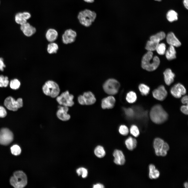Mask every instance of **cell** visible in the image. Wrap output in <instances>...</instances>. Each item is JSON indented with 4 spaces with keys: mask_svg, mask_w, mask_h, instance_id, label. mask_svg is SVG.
<instances>
[{
    "mask_svg": "<svg viewBox=\"0 0 188 188\" xmlns=\"http://www.w3.org/2000/svg\"><path fill=\"white\" fill-rule=\"evenodd\" d=\"M160 60L157 56L153 57L152 51H148L143 57L141 62L142 67L147 71H151L156 69L160 63Z\"/></svg>",
    "mask_w": 188,
    "mask_h": 188,
    "instance_id": "obj_1",
    "label": "cell"
},
{
    "mask_svg": "<svg viewBox=\"0 0 188 188\" xmlns=\"http://www.w3.org/2000/svg\"><path fill=\"white\" fill-rule=\"evenodd\" d=\"M150 116L154 122L159 124L167 120L168 115L161 105L157 104L154 105L151 109Z\"/></svg>",
    "mask_w": 188,
    "mask_h": 188,
    "instance_id": "obj_2",
    "label": "cell"
},
{
    "mask_svg": "<svg viewBox=\"0 0 188 188\" xmlns=\"http://www.w3.org/2000/svg\"><path fill=\"white\" fill-rule=\"evenodd\" d=\"M97 16L96 13L95 11L86 9L79 12L77 18L82 25L88 27L91 26L95 21Z\"/></svg>",
    "mask_w": 188,
    "mask_h": 188,
    "instance_id": "obj_3",
    "label": "cell"
},
{
    "mask_svg": "<svg viewBox=\"0 0 188 188\" xmlns=\"http://www.w3.org/2000/svg\"><path fill=\"white\" fill-rule=\"evenodd\" d=\"M42 91L46 96L56 98L60 94V89L58 84L52 80L46 81L42 87Z\"/></svg>",
    "mask_w": 188,
    "mask_h": 188,
    "instance_id": "obj_4",
    "label": "cell"
},
{
    "mask_svg": "<svg viewBox=\"0 0 188 188\" xmlns=\"http://www.w3.org/2000/svg\"><path fill=\"white\" fill-rule=\"evenodd\" d=\"M11 184L15 188H22L27 184V178L26 174L22 171L15 172L10 179Z\"/></svg>",
    "mask_w": 188,
    "mask_h": 188,
    "instance_id": "obj_5",
    "label": "cell"
},
{
    "mask_svg": "<svg viewBox=\"0 0 188 188\" xmlns=\"http://www.w3.org/2000/svg\"><path fill=\"white\" fill-rule=\"evenodd\" d=\"M153 147L155 154L158 156H165L167 154L169 147L168 144L162 139L157 138L154 140Z\"/></svg>",
    "mask_w": 188,
    "mask_h": 188,
    "instance_id": "obj_6",
    "label": "cell"
},
{
    "mask_svg": "<svg viewBox=\"0 0 188 188\" xmlns=\"http://www.w3.org/2000/svg\"><path fill=\"white\" fill-rule=\"evenodd\" d=\"M74 96L67 90L62 93L56 98V101L61 105L68 107H72L74 104Z\"/></svg>",
    "mask_w": 188,
    "mask_h": 188,
    "instance_id": "obj_7",
    "label": "cell"
},
{
    "mask_svg": "<svg viewBox=\"0 0 188 188\" xmlns=\"http://www.w3.org/2000/svg\"><path fill=\"white\" fill-rule=\"evenodd\" d=\"M120 85L119 82L113 78H110L105 81L103 85L105 92L110 95H114L118 92Z\"/></svg>",
    "mask_w": 188,
    "mask_h": 188,
    "instance_id": "obj_8",
    "label": "cell"
},
{
    "mask_svg": "<svg viewBox=\"0 0 188 188\" xmlns=\"http://www.w3.org/2000/svg\"><path fill=\"white\" fill-rule=\"evenodd\" d=\"M4 104L9 110L16 111L22 107V99L21 98H19L16 101L12 97L9 96L5 100Z\"/></svg>",
    "mask_w": 188,
    "mask_h": 188,
    "instance_id": "obj_9",
    "label": "cell"
},
{
    "mask_svg": "<svg viewBox=\"0 0 188 188\" xmlns=\"http://www.w3.org/2000/svg\"><path fill=\"white\" fill-rule=\"evenodd\" d=\"M13 135L12 132L7 128H3L0 130V144L7 145L13 141Z\"/></svg>",
    "mask_w": 188,
    "mask_h": 188,
    "instance_id": "obj_10",
    "label": "cell"
},
{
    "mask_svg": "<svg viewBox=\"0 0 188 188\" xmlns=\"http://www.w3.org/2000/svg\"><path fill=\"white\" fill-rule=\"evenodd\" d=\"M77 36V33L75 31L71 29H67L62 36V42L66 44L72 43L75 41Z\"/></svg>",
    "mask_w": 188,
    "mask_h": 188,
    "instance_id": "obj_11",
    "label": "cell"
},
{
    "mask_svg": "<svg viewBox=\"0 0 188 188\" xmlns=\"http://www.w3.org/2000/svg\"><path fill=\"white\" fill-rule=\"evenodd\" d=\"M69 107L60 105L56 112V115L58 118L62 121L69 120L71 118L70 115L68 113Z\"/></svg>",
    "mask_w": 188,
    "mask_h": 188,
    "instance_id": "obj_12",
    "label": "cell"
},
{
    "mask_svg": "<svg viewBox=\"0 0 188 188\" xmlns=\"http://www.w3.org/2000/svg\"><path fill=\"white\" fill-rule=\"evenodd\" d=\"M170 92L172 95L174 97L179 98L182 95L186 93V89L184 86L180 83H178L173 86L171 88Z\"/></svg>",
    "mask_w": 188,
    "mask_h": 188,
    "instance_id": "obj_13",
    "label": "cell"
},
{
    "mask_svg": "<svg viewBox=\"0 0 188 188\" xmlns=\"http://www.w3.org/2000/svg\"><path fill=\"white\" fill-rule=\"evenodd\" d=\"M31 17V14L28 11L19 12L15 14V21L17 24L21 25L27 22V20Z\"/></svg>",
    "mask_w": 188,
    "mask_h": 188,
    "instance_id": "obj_14",
    "label": "cell"
},
{
    "mask_svg": "<svg viewBox=\"0 0 188 188\" xmlns=\"http://www.w3.org/2000/svg\"><path fill=\"white\" fill-rule=\"evenodd\" d=\"M152 93L155 98L160 101L164 100L167 94V91L163 85L159 86L157 89L154 90Z\"/></svg>",
    "mask_w": 188,
    "mask_h": 188,
    "instance_id": "obj_15",
    "label": "cell"
},
{
    "mask_svg": "<svg viewBox=\"0 0 188 188\" xmlns=\"http://www.w3.org/2000/svg\"><path fill=\"white\" fill-rule=\"evenodd\" d=\"M20 29L24 35L28 37L32 36L36 31V28L27 22L21 25Z\"/></svg>",
    "mask_w": 188,
    "mask_h": 188,
    "instance_id": "obj_16",
    "label": "cell"
},
{
    "mask_svg": "<svg viewBox=\"0 0 188 188\" xmlns=\"http://www.w3.org/2000/svg\"><path fill=\"white\" fill-rule=\"evenodd\" d=\"M113 156L114 158V161L116 164L121 165L125 163V157L121 151L118 149L115 150L113 152Z\"/></svg>",
    "mask_w": 188,
    "mask_h": 188,
    "instance_id": "obj_17",
    "label": "cell"
},
{
    "mask_svg": "<svg viewBox=\"0 0 188 188\" xmlns=\"http://www.w3.org/2000/svg\"><path fill=\"white\" fill-rule=\"evenodd\" d=\"M115 101V99L114 97L108 96L102 99L101 107L103 109L112 108L114 105Z\"/></svg>",
    "mask_w": 188,
    "mask_h": 188,
    "instance_id": "obj_18",
    "label": "cell"
},
{
    "mask_svg": "<svg viewBox=\"0 0 188 188\" xmlns=\"http://www.w3.org/2000/svg\"><path fill=\"white\" fill-rule=\"evenodd\" d=\"M166 37L167 43L170 45L176 47H179L181 45L180 42L173 32L169 33Z\"/></svg>",
    "mask_w": 188,
    "mask_h": 188,
    "instance_id": "obj_19",
    "label": "cell"
},
{
    "mask_svg": "<svg viewBox=\"0 0 188 188\" xmlns=\"http://www.w3.org/2000/svg\"><path fill=\"white\" fill-rule=\"evenodd\" d=\"M58 36L57 31L55 29L50 28L47 30L45 34L47 40L50 42H54Z\"/></svg>",
    "mask_w": 188,
    "mask_h": 188,
    "instance_id": "obj_20",
    "label": "cell"
},
{
    "mask_svg": "<svg viewBox=\"0 0 188 188\" xmlns=\"http://www.w3.org/2000/svg\"><path fill=\"white\" fill-rule=\"evenodd\" d=\"M164 78L166 84L168 85H170L174 81L175 75L171 69H166L163 72Z\"/></svg>",
    "mask_w": 188,
    "mask_h": 188,
    "instance_id": "obj_21",
    "label": "cell"
},
{
    "mask_svg": "<svg viewBox=\"0 0 188 188\" xmlns=\"http://www.w3.org/2000/svg\"><path fill=\"white\" fill-rule=\"evenodd\" d=\"M85 105H90L93 104L96 101V98L93 94L89 91L85 92L83 95Z\"/></svg>",
    "mask_w": 188,
    "mask_h": 188,
    "instance_id": "obj_22",
    "label": "cell"
},
{
    "mask_svg": "<svg viewBox=\"0 0 188 188\" xmlns=\"http://www.w3.org/2000/svg\"><path fill=\"white\" fill-rule=\"evenodd\" d=\"M125 144L127 149L132 150L136 147L137 142L134 138L131 137H128L125 141Z\"/></svg>",
    "mask_w": 188,
    "mask_h": 188,
    "instance_id": "obj_23",
    "label": "cell"
},
{
    "mask_svg": "<svg viewBox=\"0 0 188 188\" xmlns=\"http://www.w3.org/2000/svg\"><path fill=\"white\" fill-rule=\"evenodd\" d=\"M149 177L151 179H156L160 176L159 171L156 169L155 166L153 164H150L149 166Z\"/></svg>",
    "mask_w": 188,
    "mask_h": 188,
    "instance_id": "obj_24",
    "label": "cell"
},
{
    "mask_svg": "<svg viewBox=\"0 0 188 188\" xmlns=\"http://www.w3.org/2000/svg\"><path fill=\"white\" fill-rule=\"evenodd\" d=\"M165 54L166 58L168 60L174 59L176 57V51L174 46H173L170 45Z\"/></svg>",
    "mask_w": 188,
    "mask_h": 188,
    "instance_id": "obj_25",
    "label": "cell"
},
{
    "mask_svg": "<svg viewBox=\"0 0 188 188\" xmlns=\"http://www.w3.org/2000/svg\"><path fill=\"white\" fill-rule=\"evenodd\" d=\"M59 47L57 44L54 42H50L47 46V51L50 54L56 53L58 51Z\"/></svg>",
    "mask_w": 188,
    "mask_h": 188,
    "instance_id": "obj_26",
    "label": "cell"
},
{
    "mask_svg": "<svg viewBox=\"0 0 188 188\" xmlns=\"http://www.w3.org/2000/svg\"><path fill=\"white\" fill-rule=\"evenodd\" d=\"M166 17L168 21L172 22L178 20V14L174 10H171L167 13Z\"/></svg>",
    "mask_w": 188,
    "mask_h": 188,
    "instance_id": "obj_27",
    "label": "cell"
},
{
    "mask_svg": "<svg viewBox=\"0 0 188 188\" xmlns=\"http://www.w3.org/2000/svg\"><path fill=\"white\" fill-rule=\"evenodd\" d=\"M159 43L157 42L150 40L147 42L145 49L149 51H152L156 50V47Z\"/></svg>",
    "mask_w": 188,
    "mask_h": 188,
    "instance_id": "obj_28",
    "label": "cell"
},
{
    "mask_svg": "<svg viewBox=\"0 0 188 188\" xmlns=\"http://www.w3.org/2000/svg\"><path fill=\"white\" fill-rule=\"evenodd\" d=\"M166 37L165 33L164 32L161 31L151 36L150 37V40L159 43L160 41Z\"/></svg>",
    "mask_w": 188,
    "mask_h": 188,
    "instance_id": "obj_29",
    "label": "cell"
},
{
    "mask_svg": "<svg viewBox=\"0 0 188 188\" xmlns=\"http://www.w3.org/2000/svg\"><path fill=\"white\" fill-rule=\"evenodd\" d=\"M94 154L97 157L101 158L105 155V152L103 147L101 145L97 146L94 150Z\"/></svg>",
    "mask_w": 188,
    "mask_h": 188,
    "instance_id": "obj_30",
    "label": "cell"
},
{
    "mask_svg": "<svg viewBox=\"0 0 188 188\" xmlns=\"http://www.w3.org/2000/svg\"><path fill=\"white\" fill-rule=\"evenodd\" d=\"M137 99L136 93L133 91H131L127 94L126 99L130 103H133L136 102Z\"/></svg>",
    "mask_w": 188,
    "mask_h": 188,
    "instance_id": "obj_31",
    "label": "cell"
},
{
    "mask_svg": "<svg viewBox=\"0 0 188 188\" xmlns=\"http://www.w3.org/2000/svg\"><path fill=\"white\" fill-rule=\"evenodd\" d=\"M138 87L139 91L142 95L146 96L148 94L150 88L147 85L141 84L139 85Z\"/></svg>",
    "mask_w": 188,
    "mask_h": 188,
    "instance_id": "obj_32",
    "label": "cell"
},
{
    "mask_svg": "<svg viewBox=\"0 0 188 188\" xmlns=\"http://www.w3.org/2000/svg\"><path fill=\"white\" fill-rule=\"evenodd\" d=\"M156 50L159 54L161 55H164L166 51L165 44L163 43H159L156 47Z\"/></svg>",
    "mask_w": 188,
    "mask_h": 188,
    "instance_id": "obj_33",
    "label": "cell"
},
{
    "mask_svg": "<svg viewBox=\"0 0 188 188\" xmlns=\"http://www.w3.org/2000/svg\"><path fill=\"white\" fill-rule=\"evenodd\" d=\"M20 85V82L17 79L12 80L10 82V87L11 89L14 90L18 89Z\"/></svg>",
    "mask_w": 188,
    "mask_h": 188,
    "instance_id": "obj_34",
    "label": "cell"
},
{
    "mask_svg": "<svg viewBox=\"0 0 188 188\" xmlns=\"http://www.w3.org/2000/svg\"><path fill=\"white\" fill-rule=\"evenodd\" d=\"M8 78L3 75H0V87H7L9 84Z\"/></svg>",
    "mask_w": 188,
    "mask_h": 188,
    "instance_id": "obj_35",
    "label": "cell"
},
{
    "mask_svg": "<svg viewBox=\"0 0 188 188\" xmlns=\"http://www.w3.org/2000/svg\"><path fill=\"white\" fill-rule=\"evenodd\" d=\"M76 172L78 175H81L83 178H86L88 175V171L87 169L83 167L77 169Z\"/></svg>",
    "mask_w": 188,
    "mask_h": 188,
    "instance_id": "obj_36",
    "label": "cell"
},
{
    "mask_svg": "<svg viewBox=\"0 0 188 188\" xmlns=\"http://www.w3.org/2000/svg\"><path fill=\"white\" fill-rule=\"evenodd\" d=\"M130 131L131 134L135 137H138L139 135V130L138 127L135 125H133L131 126Z\"/></svg>",
    "mask_w": 188,
    "mask_h": 188,
    "instance_id": "obj_37",
    "label": "cell"
},
{
    "mask_svg": "<svg viewBox=\"0 0 188 188\" xmlns=\"http://www.w3.org/2000/svg\"><path fill=\"white\" fill-rule=\"evenodd\" d=\"M10 149L12 154L15 155H19L21 152L20 148L16 145L12 146L10 148Z\"/></svg>",
    "mask_w": 188,
    "mask_h": 188,
    "instance_id": "obj_38",
    "label": "cell"
},
{
    "mask_svg": "<svg viewBox=\"0 0 188 188\" xmlns=\"http://www.w3.org/2000/svg\"><path fill=\"white\" fill-rule=\"evenodd\" d=\"M119 133L123 136H126L128 133L129 130L127 127L125 125H121L119 128Z\"/></svg>",
    "mask_w": 188,
    "mask_h": 188,
    "instance_id": "obj_39",
    "label": "cell"
},
{
    "mask_svg": "<svg viewBox=\"0 0 188 188\" xmlns=\"http://www.w3.org/2000/svg\"><path fill=\"white\" fill-rule=\"evenodd\" d=\"M124 110L125 114L128 117H132L134 114V112L131 108H125Z\"/></svg>",
    "mask_w": 188,
    "mask_h": 188,
    "instance_id": "obj_40",
    "label": "cell"
},
{
    "mask_svg": "<svg viewBox=\"0 0 188 188\" xmlns=\"http://www.w3.org/2000/svg\"><path fill=\"white\" fill-rule=\"evenodd\" d=\"M7 112L4 108L0 106V117L4 118L7 115Z\"/></svg>",
    "mask_w": 188,
    "mask_h": 188,
    "instance_id": "obj_41",
    "label": "cell"
},
{
    "mask_svg": "<svg viewBox=\"0 0 188 188\" xmlns=\"http://www.w3.org/2000/svg\"><path fill=\"white\" fill-rule=\"evenodd\" d=\"M188 107L187 104L182 106L180 108L181 111L185 114H188Z\"/></svg>",
    "mask_w": 188,
    "mask_h": 188,
    "instance_id": "obj_42",
    "label": "cell"
},
{
    "mask_svg": "<svg viewBox=\"0 0 188 188\" xmlns=\"http://www.w3.org/2000/svg\"><path fill=\"white\" fill-rule=\"evenodd\" d=\"M78 101L79 104L81 105H85V103L83 95H80L78 97Z\"/></svg>",
    "mask_w": 188,
    "mask_h": 188,
    "instance_id": "obj_43",
    "label": "cell"
},
{
    "mask_svg": "<svg viewBox=\"0 0 188 188\" xmlns=\"http://www.w3.org/2000/svg\"><path fill=\"white\" fill-rule=\"evenodd\" d=\"M5 67V65L4 62L3 58L0 57V70L3 71L4 70V68Z\"/></svg>",
    "mask_w": 188,
    "mask_h": 188,
    "instance_id": "obj_44",
    "label": "cell"
},
{
    "mask_svg": "<svg viewBox=\"0 0 188 188\" xmlns=\"http://www.w3.org/2000/svg\"><path fill=\"white\" fill-rule=\"evenodd\" d=\"M182 103L184 104H187L188 103V96L186 95L183 96L181 99Z\"/></svg>",
    "mask_w": 188,
    "mask_h": 188,
    "instance_id": "obj_45",
    "label": "cell"
},
{
    "mask_svg": "<svg viewBox=\"0 0 188 188\" xmlns=\"http://www.w3.org/2000/svg\"><path fill=\"white\" fill-rule=\"evenodd\" d=\"M104 187V186L101 184L98 183L93 185V188H103Z\"/></svg>",
    "mask_w": 188,
    "mask_h": 188,
    "instance_id": "obj_46",
    "label": "cell"
},
{
    "mask_svg": "<svg viewBox=\"0 0 188 188\" xmlns=\"http://www.w3.org/2000/svg\"><path fill=\"white\" fill-rule=\"evenodd\" d=\"M188 0H184L183 2L184 7L187 9L188 8Z\"/></svg>",
    "mask_w": 188,
    "mask_h": 188,
    "instance_id": "obj_47",
    "label": "cell"
},
{
    "mask_svg": "<svg viewBox=\"0 0 188 188\" xmlns=\"http://www.w3.org/2000/svg\"><path fill=\"white\" fill-rule=\"evenodd\" d=\"M85 2L89 3H93L95 0H83Z\"/></svg>",
    "mask_w": 188,
    "mask_h": 188,
    "instance_id": "obj_48",
    "label": "cell"
},
{
    "mask_svg": "<svg viewBox=\"0 0 188 188\" xmlns=\"http://www.w3.org/2000/svg\"><path fill=\"white\" fill-rule=\"evenodd\" d=\"M184 186L185 188H188V184L187 182H186L184 184Z\"/></svg>",
    "mask_w": 188,
    "mask_h": 188,
    "instance_id": "obj_49",
    "label": "cell"
},
{
    "mask_svg": "<svg viewBox=\"0 0 188 188\" xmlns=\"http://www.w3.org/2000/svg\"><path fill=\"white\" fill-rule=\"evenodd\" d=\"M155 0L156 1H161L162 0Z\"/></svg>",
    "mask_w": 188,
    "mask_h": 188,
    "instance_id": "obj_50",
    "label": "cell"
},
{
    "mask_svg": "<svg viewBox=\"0 0 188 188\" xmlns=\"http://www.w3.org/2000/svg\"></svg>",
    "mask_w": 188,
    "mask_h": 188,
    "instance_id": "obj_51",
    "label": "cell"
}]
</instances>
